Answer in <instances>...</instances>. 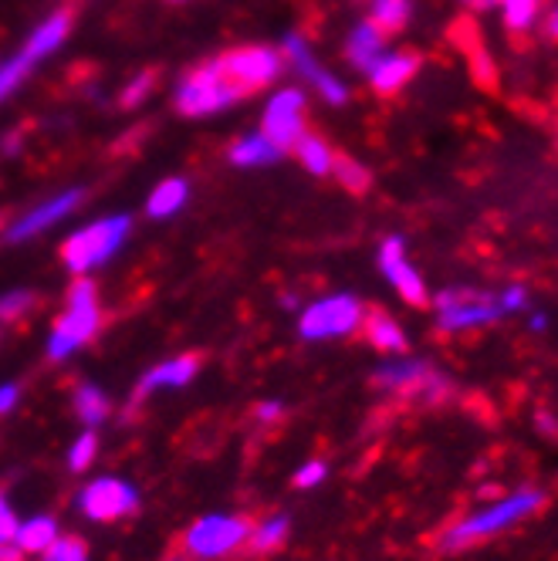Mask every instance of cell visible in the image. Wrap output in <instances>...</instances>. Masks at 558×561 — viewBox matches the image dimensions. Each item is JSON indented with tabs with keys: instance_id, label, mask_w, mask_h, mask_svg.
Segmentation results:
<instances>
[{
	"instance_id": "6da1fadb",
	"label": "cell",
	"mask_w": 558,
	"mask_h": 561,
	"mask_svg": "<svg viewBox=\"0 0 558 561\" xmlns=\"http://www.w3.org/2000/svg\"><path fill=\"white\" fill-rule=\"evenodd\" d=\"M542 504H545V491H538V488H522V491L501 494L494 504L474 511V514L460 517L457 525H451L441 538V551L454 554V551L481 545L488 538H498V535L517 528L522 520H528Z\"/></svg>"
},
{
	"instance_id": "7a4b0ae2",
	"label": "cell",
	"mask_w": 558,
	"mask_h": 561,
	"mask_svg": "<svg viewBox=\"0 0 558 561\" xmlns=\"http://www.w3.org/2000/svg\"><path fill=\"white\" fill-rule=\"evenodd\" d=\"M99 298H95V285L92 280H75V288L68 291V311L61 314V322L52 332L48 342V355L55 363L68 358L75 348H82L95 332H99Z\"/></svg>"
},
{
	"instance_id": "3957f363",
	"label": "cell",
	"mask_w": 558,
	"mask_h": 561,
	"mask_svg": "<svg viewBox=\"0 0 558 561\" xmlns=\"http://www.w3.org/2000/svg\"><path fill=\"white\" fill-rule=\"evenodd\" d=\"M436 329L447 335H460L470 329H485L504 318L498 295L481 288H447L436 295Z\"/></svg>"
},
{
	"instance_id": "277c9868",
	"label": "cell",
	"mask_w": 558,
	"mask_h": 561,
	"mask_svg": "<svg viewBox=\"0 0 558 561\" xmlns=\"http://www.w3.org/2000/svg\"><path fill=\"white\" fill-rule=\"evenodd\" d=\"M373 382L386 392L423 399V403H441L454 389V382L441 369L423 363V358H396V363H386L376 369Z\"/></svg>"
},
{
	"instance_id": "5b68a950",
	"label": "cell",
	"mask_w": 558,
	"mask_h": 561,
	"mask_svg": "<svg viewBox=\"0 0 558 561\" xmlns=\"http://www.w3.org/2000/svg\"><path fill=\"white\" fill-rule=\"evenodd\" d=\"M126 233H129V217H109V220L89 224L86 230H78L65 240L61 261L75 274L92 271L95 264L109 261L118 248H123Z\"/></svg>"
},
{
	"instance_id": "8992f818",
	"label": "cell",
	"mask_w": 558,
	"mask_h": 561,
	"mask_svg": "<svg viewBox=\"0 0 558 561\" xmlns=\"http://www.w3.org/2000/svg\"><path fill=\"white\" fill-rule=\"evenodd\" d=\"M244 99L230 85V78L224 75L220 61L201 65L196 71H190L183 78V85L176 92V105L183 115H207V112H220L224 105Z\"/></svg>"
},
{
	"instance_id": "52a82bcc",
	"label": "cell",
	"mask_w": 558,
	"mask_h": 561,
	"mask_svg": "<svg viewBox=\"0 0 558 561\" xmlns=\"http://www.w3.org/2000/svg\"><path fill=\"white\" fill-rule=\"evenodd\" d=\"M68 31H71V11L65 8V11H55L42 27H37L34 34H31V42L24 45V51L14 58V61H8L4 68H0V99H8L21 82H24V75L42 61L45 55H52L65 37H68Z\"/></svg>"
},
{
	"instance_id": "ba28073f",
	"label": "cell",
	"mask_w": 558,
	"mask_h": 561,
	"mask_svg": "<svg viewBox=\"0 0 558 561\" xmlns=\"http://www.w3.org/2000/svg\"><path fill=\"white\" fill-rule=\"evenodd\" d=\"M363 305H358L352 295H332V298H322L315 301L305 314H301V339L308 342H322V339H342V335H352L358 325H363Z\"/></svg>"
},
{
	"instance_id": "9c48e42d",
	"label": "cell",
	"mask_w": 558,
	"mask_h": 561,
	"mask_svg": "<svg viewBox=\"0 0 558 561\" xmlns=\"http://www.w3.org/2000/svg\"><path fill=\"white\" fill-rule=\"evenodd\" d=\"M220 68L230 78V85L241 95H248V92H258L267 82H274L277 71H282V55L271 48H241V51L224 55Z\"/></svg>"
},
{
	"instance_id": "30bf717a",
	"label": "cell",
	"mask_w": 558,
	"mask_h": 561,
	"mask_svg": "<svg viewBox=\"0 0 558 561\" xmlns=\"http://www.w3.org/2000/svg\"><path fill=\"white\" fill-rule=\"evenodd\" d=\"M251 535V525L244 517H224V514H210L204 520H196L193 531L186 535V548L201 558H220L227 551H234L237 545H244Z\"/></svg>"
},
{
	"instance_id": "8fae6325",
	"label": "cell",
	"mask_w": 558,
	"mask_h": 561,
	"mask_svg": "<svg viewBox=\"0 0 558 561\" xmlns=\"http://www.w3.org/2000/svg\"><path fill=\"white\" fill-rule=\"evenodd\" d=\"M78 504H82V511L92 520H115V517L136 511L139 491L133 484H123V480H115V477H102V480H95V484H89L82 491Z\"/></svg>"
},
{
	"instance_id": "7c38bea8",
	"label": "cell",
	"mask_w": 558,
	"mask_h": 561,
	"mask_svg": "<svg viewBox=\"0 0 558 561\" xmlns=\"http://www.w3.org/2000/svg\"><path fill=\"white\" fill-rule=\"evenodd\" d=\"M301 92L298 89H285L277 92L267 102L264 112V136L277 146V149H292L301 136H305V123H301Z\"/></svg>"
},
{
	"instance_id": "4fadbf2b",
	"label": "cell",
	"mask_w": 558,
	"mask_h": 561,
	"mask_svg": "<svg viewBox=\"0 0 558 561\" xmlns=\"http://www.w3.org/2000/svg\"><path fill=\"white\" fill-rule=\"evenodd\" d=\"M379 267L386 274V280L403 295V301L410 305H426V285L420 271L407 261V244L403 237H386L379 248Z\"/></svg>"
},
{
	"instance_id": "5bb4252c",
	"label": "cell",
	"mask_w": 558,
	"mask_h": 561,
	"mask_svg": "<svg viewBox=\"0 0 558 561\" xmlns=\"http://www.w3.org/2000/svg\"><path fill=\"white\" fill-rule=\"evenodd\" d=\"M420 71V58L413 51H383L379 61L366 71L369 82L379 95H396L413 82V75Z\"/></svg>"
},
{
	"instance_id": "9a60e30c",
	"label": "cell",
	"mask_w": 558,
	"mask_h": 561,
	"mask_svg": "<svg viewBox=\"0 0 558 561\" xmlns=\"http://www.w3.org/2000/svg\"><path fill=\"white\" fill-rule=\"evenodd\" d=\"M78 204H82V190H68V193L48 199V204H42L37 210H31L27 217H21V220L11 227L8 237L18 244V240H27V237H34V233H42L45 227H52V224H58L61 217H68Z\"/></svg>"
},
{
	"instance_id": "2e32d148",
	"label": "cell",
	"mask_w": 558,
	"mask_h": 561,
	"mask_svg": "<svg viewBox=\"0 0 558 561\" xmlns=\"http://www.w3.org/2000/svg\"><path fill=\"white\" fill-rule=\"evenodd\" d=\"M285 51L292 55V61L298 65V71L305 75V78H311V82L318 85V92H322V99L326 102H332V105H342L345 99H349V92H345V85L339 82V78L332 75V71H326V68H318L315 65V58H311V51H308V45H305V37H288L285 42Z\"/></svg>"
},
{
	"instance_id": "e0dca14e",
	"label": "cell",
	"mask_w": 558,
	"mask_h": 561,
	"mask_svg": "<svg viewBox=\"0 0 558 561\" xmlns=\"http://www.w3.org/2000/svg\"><path fill=\"white\" fill-rule=\"evenodd\" d=\"M196 369H201V358H196V355L170 358V363L156 366L152 373H146V376H143V382H139L136 396H146V392H152V389H180V386H186V382L196 376Z\"/></svg>"
},
{
	"instance_id": "ac0fdd59",
	"label": "cell",
	"mask_w": 558,
	"mask_h": 561,
	"mask_svg": "<svg viewBox=\"0 0 558 561\" xmlns=\"http://www.w3.org/2000/svg\"><path fill=\"white\" fill-rule=\"evenodd\" d=\"M379 55H383V31H379L373 21L358 24V27L352 31V37H349V61H352L355 68L369 71V68L379 61Z\"/></svg>"
},
{
	"instance_id": "d6986e66",
	"label": "cell",
	"mask_w": 558,
	"mask_h": 561,
	"mask_svg": "<svg viewBox=\"0 0 558 561\" xmlns=\"http://www.w3.org/2000/svg\"><path fill=\"white\" fill-rule=\"evenodd\" d=\"M366 339L379 348V352H403L407 348V332L396 325V318H389L386 311H369L363 318Z\"/></svg>"
},
{
	"instance_id": "ffe728a7",
	"label": "cell",
	"mask_w": 558,
	"mask_h": 561,
	"mask_svg": "<svg viewBox=\"0 0 558 561\" xmlns=\"http://www.w3.org/2000/svg\"><path fill=\"white\" fill-rule=\"evenodd\" d=\"M55 538H58V525L52 517H31V520H24V525H18V535H14V541L24 554L48 551Z\"/></svg>"
},
{
	"instance_id": "44dd1931",
	"label": "cell",
	"mask_w": 558,
	"mask_h": 561,
	"mask_svg": "<svg viewBox=\"0 0 558 561\" xmlns=\"http://www.w3.org/2000/svg\"><path fill=\"white\" fill-rule=\"evenodd\" d=\"M277 156H282V149H277L267 136H248V139H241L230 149V163H237V167H267V163H274Z\"/></svg>"
},
{
	"instance_id": "7402d4cb",
	"label": "cell",
	"mask_w": 558,
	"mask_h": 561,
	"mask_svg": "<svg viewBox=\"0 0 558 561\" xmlns=\"http://www.w3.org/2000/svg\"><path fill=\"white\" fill-rule=\"evenodd\" d=\"M75 410H78V416H82V423L99 426L109 416V396L99 386L86 382V386H78V392H75Z\"/></svg>"
},
{
	"instance_id": "603a6c76",
	"label": "cell",
	"mask_w": 558,
	"mask_h": 561,
	"mask_svg": "<svg viewBox=\"0 0 558 561\" xmlns=\"http://www.w3.org/2000/svg\"><path fill=\"white\" fill-rule=\"evenodd\" d=\"M295 146H298V159L305 163V170H308V173H315V176L332 173L335 156H332V149H329L322 139H318V136H301Z\"/></svg>"
},
{
	"instance_id": "cb8c5ba5",
	"label": "cell",
	"mask_w": 558,
	"mask_h": 561,
	"mask_svg": "<svg viewBox=\"0 0 558 561\" xmlns=\"http://www.w3.org/2000/svg\"><path fill=\"white\" fill-rule=\"evenodd\" d=\"M186 204V183L183 180H167V183H159L156 193L149 196V217H170L176 214L180 207Z\"/></svg>"
},
{
	"instance_id": "d4e9b609",
	"label": "cell",
	"mask_w": 558,
	"mask_h": 561,
	"mask_svg": "<svg viewBox=\"0 0 558 561\" xmlns=\"http://www.w3.org/2000/svg\"><path fill=\"white\" fill-rule=\"evenodd\" d=\"M288 528H292V520H288L285 514L267 517L264 525H258V531H251V548H254L258 554L274 551L277 545H282V541L288 538Z\"/></svg>"
},
{
	"instance_id": "484cf974",
	"label": "cell",
	"mask_w": 558,
	"mask_h": 561,
	"mask_svg": "<svg viewBox=\"0 0 558 561\" xmlns=\"http://www.w3.org/2000/svg\"><path fill=\"white\" fill-rule=\"evenodd\" d=\"M410 21V0H373V24L389 34Z\"/></svg>"
},
{
	"instance_id": "4316f807",
	"label": "cell",
	"mask_w": 558,
	"mask_h": 561,
	"mask_svg": "<svg viewBox=\"0 0 558 561\" xmlns=\"http://www.w3.org/2000/svg\"><path fill=\"white\" fill-rule=\"evenodd\" d=\"M498 8H501V18L511 31H525L535 24L542 0H498Z\"/></svg>"
},
{
	"instance_id": "83f0119b",
	"label": "cell",
	"mask_w": 558,
	"mask_h": 561,
	"mask_svg": "<svg viewBox=\"0 0 558 561\" xmlns=\"http://www.w3.org/2000/svg\"><path fill=\"white\" fill-rule=\"evenodd\" d=\"M332 173H335L339 183H342L345 190H352V193H366L369 183H373L369 170H366L363 163H355V159H349V156H339V159H335V163H332Z\"/></svg>"
},
{
	"instance_id": "f1b7e54d",
	"label": "cell",
	"mask_w": 558,
	"mask_h": 561,
	"mask_svg": "<svg viewBox=\"0 0 558 561\" xmlns=\"http://www.w3.org/2000/svg\"><path fill=\"white\" fill-rule=\"evenodd\" d=\"M45 554V561H89V548L82 538H55Z\"/></svg>"
},
{
	"instance_id": "f546056e",
	"label": "cell",
	"mask_w": 558,
	"mask_h": 561,
	"mask_svg": "<svg viewBox=\"0 0 558 561\" xmlns=\"http://www.w3.org/2000/svg\"><path fill=\"white\" fill-rule=\"evenodd\" d=\"M95 450H99V439H95V433H82V436L75 439L71 454H68V467H71L75 473L89 470V463L95 460Z\"/></svg>"
},
{
	"instance_id": "4dcf8cb0",
	"label": "cell",
	"mask_w": 558,
	"mask_h": 561,
	"mask_svg": "<svg viewBox=\"0 0 558 561\" xmlns=\"http://www.w3.org/2000/svg\"><path fill=\"white\" fill-rule=\"evenodd\" d=\"M31 305H34V298L27 291L4 295V298H0V322H14V318H21Z\"/></svg>"
},
{
	"instance_id": "1f68e13d",
	"label": "cell",
	"mask_w": 558,
	"mask_h": 561,
	"mask_svg": "<svg viewBox=\"0 0 558 561\" xmlns=\"http://www.w3.org/2000/svg\"><path fill=\"white\" fill-rule=\"evenodd\" d=\"M498 301H501V311L504 314H522V311H528V291L522 285H508L504 291H498Z\"/></svg>"
},
{
	"instance_id": "d6a6232c",
	"label": "cell",
	"mask_w": 558,
	"mask_h": 561,
	"mask_svg": "<svg viewBox=\"0 0 558 561\" xmlns=\"http://www.w3.org/2000/svg\"><path fill=\"white\" fill-rule=\"evenodd\" d=\"M149 89H152V71H143V75H136L133 82L126 85V92H123V108H133V105H139L146 95H149Z\"/></svg>"
},
{
	"instance_id": "836d02e7",
	"label": "cell",
	"mask_w": 558,
	"mask_h": 561,
	"mask_svg": "<svg viewBox=\"0 0 558 561\" xmlns=\"http://www.w3.org/2000/svg\"><path fill=\"white\" fill-rule=\"evenodd\" d=\"M326 473H329V467H326L322 460H311V463H305V467L295 473V488H301V491L318 488V484L326 480Z\"/></svg>"
},
{
	"instance_id": "e575fe53",
	"label": "cell",
	"mask_w": 558,
	"mask_h": 561,
	"mask_svg": "<svg viewBox=\"0 0 558 561\" xmlns=\"http://www.w3.org/2000/svg\"><path fill=\"white\" fill-rule=\"evenodd\" d=\"M18 392H21V389H18V382H4V386H0V416L14 410Z\"/></svg>"
},
{
	"instance_id": "d590c367",
	"label": "cell",
	"mask_w": 558,
	"mask_h": 561,
	"mask_svg": "<svg viewBox=\"0 0 558 561\" xmlns=\"http://www.w3.org/2000/svg\"><path fill=\"white\" fill-rule=\"evenodd\" d=\"M18 535V517L11 511H0V545H8Z\"/></svg>"
},
{
	"instance_id": "8d00e7d4",
	"label": "cell",
	"mask_w": 558,
	"mask_h": 561,
	"mask_svg": "<svg viewBox=\"0 0 558 561\" xmlns=\"http://www.w3.org/2000/svg\"><path fill=\"white\" fill-rule=\"evenodd\" d=\"M282 413H285L282 403H261V407H258V420H264V423H267V420H277Z\"/></svg>"
},
{
	"instance_id": "74e56055",
	"label": "cell",
	"mask_w": 558,
	"mask_h": 561,
	"mask_svg": "<svg viewBox=\"0 0 558 561\" xmlns=\"http://www.w3.org/2000/svg\"><path fill=\"white\" fill-rule=\"evenodd\" d=\"M545 34L551 37V42H558V8L548 11V18H545Z\"/></svg>"
},
{
	"instance_id": "f35d334b",
	"label": "cell",
	"mask_w": 558,
	"mask_h": 561,
	"mask_svg": "<svg viewBox=\"0 0 558 561\" xmlns=\"http://www.w3.org/2000/svg\"><path fill=\"white\" fill-rule=\"evenodd\" d=\"M528 325H532V332H548V314L545 311H535L528 318Z\"/></svg>"
},
{
	"instance_id": "ab89813d",
	"label": "cell",
	"mask_w": 558,
	"mask_h": 561,
	"mask_svg": "<svg viewBox=\"0 0 558 561\" xmlns=\"http://www.w3.org/2000/svg\"><path fill=\"white\" fill-rule=\"evenodd\" d=\"M0 561H24V551L11 548V545H0Z\"/></svg>"
},
{
	"instance_id": "60d3db41",
	"label": "cell",
	"mask_w": 558,
	"mask_h": 561,
	"mask_svg": "<svg viewBox=\"0 0 558 561\" xmlns=\"http://www.w3.org/2000/svg\"><path fill=\"white\" fill-rule=\"evenodd\" d=\"M0 511H8V504H4V494H0Z\"/></svg>"
},
{
	"instance_id": "b9f144b4",
	"label": "cell",
	"mask_w": 558,
	"mask_h": 561,
	"mask_svg": "<svg viewBox=\"0 0 558 561\" xmlns=\"http://www.w3.org/2000/svg\"><path fill=\"white\" fill-rule=\"evenodd\" d=\"M481 4H488V0H481Z\"/></svg>"
}]
</instances>
